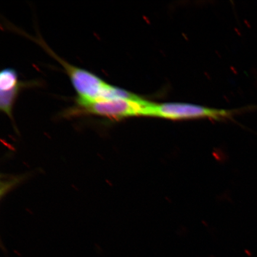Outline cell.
<instances>
[{"label": "cell", "instance_id": "277c9868", "mask_svg": "<svg viewBox=\"0 0 257 257\" xmlns=\"http://www.w3.org/2000/svg\"><path fill=\"white\" fill-rule=\"evenodd\" d=\"M28 83L20 82L18 85L8 91H1L0 92V109L7 114L12 119V111L16 98L19 94V92Z\"/></svg>", "mask_w": 257, "mask_h": 257}, {"label": "cell", "instance_id": "7a4b0ae2", "mask_svg": "<svg viewBox=\"0 0 257 257\" xmlns=\"http://www.w3.org/2000/svg\"><path fill=\"white\" fill-rule=\"evenodd\" d=\"M151 102L136 99H88L77 97L75 105L66 112L70 115H93L114 120L143 116Z\"/></svg>", "mask_w": 257, "mask_h": 257}, {"label": "cell", "instance_id": "3957f363", "mask_svg": "<svg viewBox=\"0 0 257 257\" xmlns=\"http://www.w3.org/2000/svg\"><path fill=\"white\" fill-rule=\"evenodd\" d=\"M232 111L218 110L203 106L186 103L155 104L150 102L145 109L143 116L157 117L168 119H191V118H211L221 119L229 117Z\"/></svg>", "mask_w": 257, "mask_h": 257}, {"label": "cell", "instance_id": "5b68a950", "mask_svg": "<svg viewBox=\"0 0 257 257\" xmlns=\"http://www.w3.org/2000/svg\"><path fill=\"white\" fill-rule=\"evenodd\" d=\"M19 82L18 73L14 69L7 68L2 70L0 74V91H8L15 87Z\"/></svg>", "mask_w": 257, "mask_h": 257}, {"label": "cell", "instance_id": "6da1fadb", "mask_svg": "<svg viewBox=\"0 0 257 257\" xmlns=\"http://www.w3.org/2000/svg\"><path fill=\"white\" fill-rule=\"evenodd\" d=\"M37 43L62 64L71 80L73 87L78 93V97L98 100L117 98L136 99L139 97V96L126 90L108 84L88 70L66 62L57 56L43 41L38 39Z\"/></svg>", "mask_w": 257, "mask_h": 257}]
</instances>
